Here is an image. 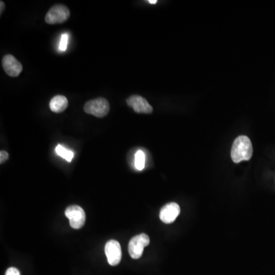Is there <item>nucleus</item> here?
I'll list each match as a JSON object with an SVG mask.
<instances>
[{
    "label": "nucleus",
    "instance_id": "1",
    "mask_svg": "<svg viewBox=\"0 0 275 275\" xmlns=\"http://www.w3.org/2000/svg\"><path fill=\"white\" fill-rule=\"evenodd\" d=\"M253 154L252 141L247 136H241L235 138L231 150V157L234 162L249 161Z\"/></svg>",
    "mask_w": 275,
    "mask_h": 275
},
{
    "label": "nucleus",
    "instance_id": "2",
    "mask_svg": "<svg viewBox=\"0 0 275 275\" xmlns=\"http://www.w3.org/2000/svg\"><path fill=\"white\" fill-rule=\"evenodd\" d=\"M110 103L103 97L96 98L89 100L85 103L83 110L87 114L93 115L98 118H103L107 116L110 112Z\"/></svg>",
    "mask_w": 275,
    "mask_h": 275
},
{
    "label": "nucleus",
    "instance_id": "3",
    "mask_svg": "<svg viewBox=\"0 0 275 275\" xmlns=\"http://www.w3.org/2000/svg\"><path fill=\"white\" fill-rule=\"evenodd\" d=\"M70 9L63 4L53 5L45 15V22L49 25L62 24L70 18Z\"/></svg>",
    "mask_w": 275,
    "mask_h": 275
},
{
    "label": "nucleus",
    "instance_id": "4",
    "mask_svg": "<svg viewBox=\"0 0 275 275\" xmlns=\"http://www.w3.org/2000/svg\"><path fill=\"white\" fill-rule=\"evenodd\" d=\"M150 243L148 235L142 233L136 235L129 243V253L133 259H138L141 257L144 247Z\"/></svg>",
    "mask_w": 275,
    "mask_h": 275
},
{
    "label": "nucleus",
    "instance_id": "5",
    "mask_svg": "<svg viewBox=\"0 0 275 275\" xmlns=\"http://www.w3.org/2000/svg\"><path fill=\"white\" fill-rule=\"evenodd\" d=\"M67 218L70 220V225L73 229H80L86 222V214L80 206H70L65 210Z\"/></svg>",
    "mask_w": 275,
    "mask_h": 275
},
{
    "label": "nucleus",
    "instance_id": "6",
    "mask_svg": "<svg viewBox=\"0 0 275 275\" xmlns=\"http://www.w3.org/2000/svg\"><path fill=\"white\" fill-rule=\"evenodd\" d=\"M128 106L133 108L134 111L140 114H151L153 108L148 102L139 95H133L126 100Z\"/></svg>",
    "mask_w": 275,
    "mask_h": 275
},
{
    "label": "nucleus",
    "instance_id": "7",
    "mask_svg": "<svg viewBox=\"0 0 275 275\" xmlns=\"http://www.w3.org/2000/svg\"><path fill=\"white\" fill-rule=\"evenodd\" d=\"M105 252L108 262L112 266H116L121 262L122 249L120 242L116 240H110L106 242Z\"/></svg>",
    "mask_w": 275,
    "mask_h": 275
},
{
    "label": "nucleus",
    "instance_id": "8",
    "mask_svg": "<svg viewBox=\"0 0 275 275\" xmlns=\"http://www.w3.org/2000/svg\"><path fill=\"white\" fill-rule=\"evenodd\" d=\"M2 65L5 73L11 77H17L22 73L23 69L22 64L12 55H6L3 57Z\"/></svg>",
    "mask_w": 275,
    "mask_h": 275
},
{
    "label": "nucleus",
    "instance_id": "9",
    "mask_svg": "<svg viewBox=\"0 0 275 275\" xmlns=\"http://www.w3.org/2000/svg\"><path fill=\"white\" fill-rule=\"evenodd\" d=\"M181 212L179 205L176 203H170L164 206L160 212V219L166 224L172 223Z\"/></svg>",
    "mask_w": 275,
    "mask_h": 275
},
{
    "label": "nucleus",
    "instance_id": "10",
    "mask_svg": "<svg viewBox=\"0 0 275 275\" xmlns=\"http://www.w3.org/2000/svg\"><path fill=\"white\" fill-rule=\"evenodd\" d=\"M50 109L53 113H62L67 110L68 106V100L67 97L62 95L54 96L50 101Z\"/></svg>",
    "mask_w": 275,
    "mask_h": 275
},
{
    "label": "nucleus",
    "instance_id": "11",
    "mask_svg": "<svg viewBox=\"0 0 275 275\" xmlns=\"http://www.w3.org/2000/svg\"><path fill=\"white\" fill-rule=\"evenodd\" d=\"M135 166L138 171H142L145 167V154L141 150L138 151L135 156Z\"/></svg>",
    "mask_w": 275,
    "mask_h": 275
},
{
    "label": "nucleus",
    "instance_id": "12",
    "mask_svg": "<svg viewBox=\"0 0 275 275\" xmlns=\"http://www.w3.org/2000/svg\"><path fill=\"white\" fill-rule=\"evenodd\" d=\"M55 151H56L58 155H60L62 158H65L68 162H70L73 159V153L71 151H69V150L64 148L63 146L60 145V144L57 146Z\"/></svg>",
    "mask_w": 275,
    "mask_h": 275
},
{
    "label": "nucleus",
    "instance_id": "13",
    "mask_svg": "<svg viewBox=\"0 0 275 275\" xmlns=\"http://www.w3.org/2000/svg\"><path fill=\"white\" fill-rule=\"evenodd\" d=\"M68 35L67 34H63L61 39L60 45H59V50L62 52H65L68 46Z\"/></svg>",
    "mask_w": 275,
    "mask_h": 275
},
{
    "label": "nucleus",
    "instance_id": "14",
    "mask_svg": "<svg viewBox=\"0 0 275 275\" xmlns=\"http://www.w3.org/2000/svg\"><path fill=\"white\" fill-rule=\"evenodd\" d=\"M9 158L8 152L5 151H0V164H2L5 163Z\"/></svg>",
    "mask_w": 275,
    "mask_h": 275
},
{
    "label": "nucleus",
    "instance_id": "15",
    "mask_svg": "<svg viewBox=\"0 0 275 275\" xmlns=\"http://www.w3.org/2000/svg\"><path fill=\"white\" fill-rule=\"evenodd\" d=\"M5 275H20V272L15 268H9L5 272Z\"/></svg>",
    "mask_w": 275,
    "mask_h": 275
},
{
    "label": "nucleus",
    "instance_id": "16",
    "mask_svg": "<svg viewBox=\"0 0 275 275\" xmlns=\"http://www.w3.org/2000/svg\"><path fill=\"white\" fill-rule=\"evenodd\" d=\"M0 5H1V7H0V14L2 15V12L5 10V3L2 1H0Z\"/></svg>",
    "mask_w": 275,
    "mask_h": 275
},
{
    "label": "nucleus",
    "instance_id": "17",
    "mask_svg": "<svg viewBox=\"0 0 275 275\" xmlns=\"http://www.w3.org/2000/svg\"><path fill=\"white\" fill-rule=\"evenodd\" d=\"M148 2L151 4H156L157 3V2H158V1H157V0H149V1H148Z\"/></svg>",
    "mask_w": 275,
    "mask_h": 275
}]
</instances>
